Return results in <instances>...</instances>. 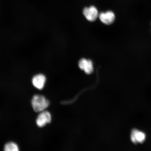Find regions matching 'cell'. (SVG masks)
I'll use <instances>...</instances> for the list:
<instances>
[{
    "mask_svg": "<svg viewBox=\"0 0 151 151\" xmlns=\"http://www.w3.org/2000/svg\"><path fill=\"white\" fill-rule=\"evenodd\" d=\"M31 103L33 108L37 112H41L46 109L50 105V102L44 96L36 94L33 96Z\"/></svg>",
    "mask_w": 151,
    "mask_h": 151,
    "instance_id": "1",
    "label": "cell"
},
{
    "mask_svg": "<svg viewBox=\"0 0 151 151\" xmlns=\"http://www.w3.org/2000/svg\"><path fill=\"white\" fill-rule=\"evenodd\" d=\"M52 116L48 111H44L40 112L36 120V123L38 127H42L51 121Z\"/></svg>",
    "mask_w": 151,
    "mask_h": 151,
    "instance_id": "2",
    "label": "cell"
},
{
    "mask_svg": "<svg viewBox=\"0 0 151 151\" xmlns=\"http://www.w3.org/2000/svg\"><path fill=\"white\" fill-rule=\"evenodd\" d=\"M83 14L87 20L91 22L97 19L99 15L97 9L93 6L85 8L83 10Z\"/></svg>",
    "mask_w": 151,
    "mask_h": 151,
    "instance_id": "3",
    "label": "cell"
},
{
    "mask_svg": "<svg viewBox=\"0 0 151 151\" xmlns=\"http://www.w3.org/2000/svg\"><path fill=\"white\" fill-rule=\"evenodd\" d=\"M78 66L86 74H91L93 71V64L91 60L82 58L79 61Z\"/></svg>",
    "mask_w": 151,
    "mask_h": 151,
    "instance_id": "4",
    "label": "cell"
},
{
    "mask_svg": "<svg viewBox=\"0 0 151 151\" xmlns=\"http://www.w3.org/2000/svg\"><path fill=\"white\" fill-rule=\"evenodd\" d=\"M99 17L103 23L107 25L112 24L115 19V14L112 11L101 12L99 15Z\"/></svg>",
    "mask_w": 151,
    "mask_h": 151,
    "instance_id": "5",
    "label": "cell"
},
{
    "mask_svg": "<svg viewBox=\"0 0 151 151\" xmlns=\"http://www.w3.org/2000/svg\"><path fill=\"white\" fill-rule=\"evenodd\" d=\"M46 78L44 75L38 74L34 76L32 83L34 86L39 90H42L44 87Z\"/></svg>",
    "mask_w": 151,
    "mask_h": 151,
    "instance_id": "6",
    "label": "cell"
},
{
    "mask_svg": "<svg viewBox=\"0 0 151 151\" xmlns=\"http://www.w3.org/2000/svg\"><path fill=\"white\" fill-rule=\"evenodd\" d=\"M131 138L132 142L135 144L142 143L145 140L146 135L142 132L134 129L132 132Z\"/></svg>",
    "mask_w": 151,
    "mask_h": 151,
    "instance_id": "7",
    "label": "cell"
},
{
    "mask_svg": "<svg viewBox=\"0 0 151 151\" xmlns=\"http://www.w3.org/2000/svg\"><path fill=\"white\" fill-rule=\"evenodd\" d=\"M4 150L5 151H18L19 148L16 143L11 142L5 144Z\"/></svg>",
    "mask_w": 151,
    "mask_h": 151,
    "instance_id": "8",
    "label": "cell"
}]
</instances>
